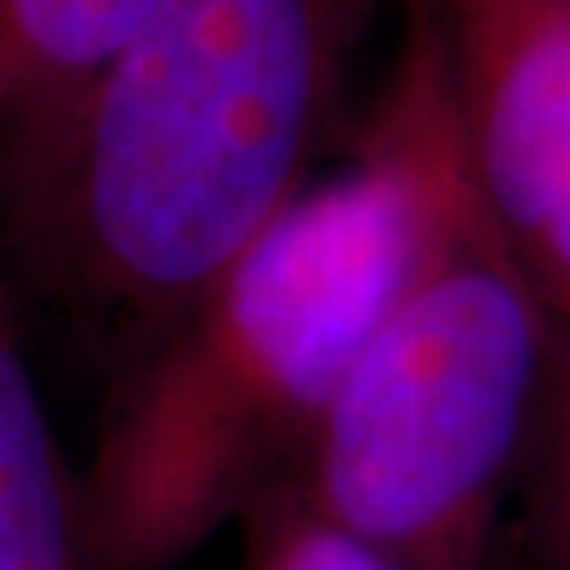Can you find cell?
I'll return each instance as SVG.
<instances>
[{"instance_id":"6da1fadb","label":"cell","mask_w":570,"mask_h":570,"mask_svg":"<svg viewBox=\"0 0 570 570\" xmlns=\"http://www.w3.org/2000/svg\"><path fill=\"white\" fill-rule=\"evenodd\" d=\"M397 0H148L68 119L0 169L51 275L144 351L308 183Z\"/></svg>"},{"instance_id":"7a4b0ae2","label":"cell","mask_w":570,"mask_h":570,"mask_svg":"<svg viewBox=\"0 0 570 570\" xmlns=\"http://www.w3.org/2000/svg\"><path fill=\"white\" fill-rule=\"evenodd\" d=\"M372 119L406 169V254L292 487L410 570H494L553 308L490 212L428 0Z\"/></svg>"},{"instance_id":"3957f363","label":"cell","mask_w":570,"mask_h":570,"mask_svg":"<svg viewBox=\"0 0 570 570\" xmlns=\"http://www.w3.org/2000/svg\"><path fill=\"white\" fill-rule=\"evenodd\" d=\"M313 183L140 355L77 478L81 570H174L296 482L406 254L397 144Z\"/></svg>"},{"instance_id":"277c9868","label":"cell","mask_w":570,"mask_h":570,"mask_svg":"<svg viewBox=\"0 0 570 570\" xmlns=\"http://www.w3.org/2000/svg\"><path fill=\"white\" fill-rule=\"evenodd\" d=\"M490 212L570 322V0H428Z\"/></svg>"},{"instance_id":"5b68a950","label":"cell","mask_w":570,"mask_h":570,"mask_svg":"<svg viewBox=\"0 0 570 570\" xmlns=\"http://www.w3.org/2000/svg\"><path fill=\"white\" fill-rule=\"evenodd\" d=\"M144 9L148 0H0V169L68 119Z\"/></svg>"},{"instance_id":"8992f818","label":"cell","mask_w":570,"mask_h":570,"mask_svg":"<svg viewBox=\"0 0 570 570\" xmlns=\"http://www.w3.org/2000/svg\"><path fill=\"white\" fill-rule=\"evenodd\" d=\"M0 570H81L77 478L35 376L0 326Z\"/></svg>"},{"instance_id":"52a82bcc","label":"cell","mask_w":570,"mask_h":570,"mask_svg":"<svg viewBox=\"0 0 570 570\" xmlns=\"http://www.w3.org/2000/svg\"><path fill=\"white\" fill-rule=\"evenodd\" d=\"M515 494L524 508L520 558L529 570H570V322L558 313Z\"/></svg>"},{"instance_id":"ba28073f","label":"cell","mask_w":570,"mask_h":570,"mask_svg":"<svg viewBox=\"0 0 570 570\" xmlns=\"http://www.w3.org/2000/svg\"><path fill=\"white\" fill-rule=\"evenodd\" d=\"M245 524L249 546L242 570H410L305 503L296 487L271 494Z\"/></svg>"}]
</instances>
